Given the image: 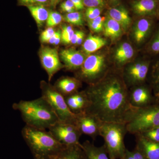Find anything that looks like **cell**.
I'll return each mask as SVG.
<instances>
[{"instance_id": "obj_1", "label": "cell", "mask_w": 159, "mask_h": 159, "mask_svg": "<svg viewBox=\"0 0 159 159\" xmlns=\"http://www.w3.org/2000/svg\"><path fill=\"white\" fill-rule=\"evenodd\" d=\"M121 77L111 76L93 84L85 91L89 105L85 112L101 122L125 123L132 107L129 92Z\"/></svg>"}, {"instance_id": "obj_2", "label": "cell", "mask_w": 159, "mask_h": 159, "mask_svg": "<svg viewBox=\"0 0 159 159\" xmlns=\"http://www.w3.org/2000/svg\"><path fill=\"white\" fill-rule=\"evenodd\" d=\"M12 108L19 111L26 125L39 129H48L59 121L49 102L43 97L34 100H20Z\"/></svg>"}, {"instance_id": "obj_3", "label": "cell", "mask_w": 159, "mask_h": 159, "mask_svg": "<svg viewBox=\"0 0 159 159\" xmlns=\"http://www.w3.org/2000/svg\"><path fill=\"white\" fill-rule=\"evenodd\" d=\"M21 134L34 159H53L66 146L57 141L49 130L26 125Z\"/></svg>"}, {"instance_id": "obj_4", "label": "cell", "mask_w": 159, "mask_h": 159, "mask_svg": "<svg viewBox=\"0 0 159 159\" xmlns=\"http://www.w3.org/2000/svg\"><path fill=\"white\" fill-rule=\"evenodd\" d=\"M125 124L127 132L135 135L159 127V104L140 108L133 107Z\"/></svg>"}, {"instance_id": "obj_5", "label": "cell", "mask_w": 159, "mask_h": 159, "mask_svg": "<svg viewBox=\"0 0 159 159\" xmlns=\"http://www.w3.org/2000/svg\"><path fill=\"white\" fill-rule=\"evenodd\" d=\"M127 133L125 123L101 122L99 136L104 139V145L110 159L123 158L127 149L124 143Z\"/></svg>"}, {"instance_id": "obj_6", "label": "cell", "mask_w": 159, "mask_h": 159, "mask_svg": "<svg viewBox=\"0 0 159 159\" xmlns=\"http://www.w3.org/2000/svg\"><path fill=\"white\" fill-rule=\"evenodd\" d=\"M42 96L49 102L56 114L59 121L76 125L77 115L70 110L64 97L54 87L43 83Z\"/></svg>"}, {"instance_id": "obj_7", "label": "cell", "mask_w": 159, "mask_h": 159, "mask_svg": "<svg viewBox=\"0 0 159 159\" xmlns=\"http://www.w3.org/2000/svg\"><path fill=\"white\" fill-rule=\"evenodd\" d=\"M105 70L104 57L98 54L90 55L86 58L78 74V77L89 82L96 83L101 78Z\"/></svg>"}, {"instance_id": "obj_8", "label": "cell", "mask_w": 159, "mask_h": 159, "mask_svg": "<svg viewBox=\"0 0 159 159\" xmlns=\"http://www.w3.org/2000/svg\"><path fill=\"white\" fill-rule=\"evenodd\" d=\"M48 130L62 145L67 146L80 144L79 139L82 134L75 125L59 121L50 127Z\"/></svg>"}, {"instance_id": "obj_9", "label": "cell", "mask_w": 159, "mask_h": 159, "mask_svg": "<svg viewBox=\"0 0 159 159\" xmlns=\"http://www.w3.org/2000/svg\"><path fill=\"white\" fill-rule=\"evenodd\" d=\"M76 115V126L81 134L95 140L99 136V129L102 122L96 117L85 112Z\"/></svg>"}, {"instance_id": "obj_10", "label": "cell", "mask_w": 159, "mask_h": 159, "mask_svg": "<svg viewBox=\"0 0 159 159\" xmlns=\"http://www.w3.org/2000/svg\"><path fill=\"white\" fill-rule=\"evenodd\" d=\"M40 57L43 67L48 76L49 81L55 73L62 67L57 49L44 47L41 50Z\"/></svg>"}, {"instance_id": "obj_11", "label": "cell", "mask_w": 159, "mask_h": 159, "mask_svg": "<svg viewBox=\"0 0 159 159\" xmlns=\"http://www.w3.org/2000/svg\"><path fill=\"white\" fill-rule=\"evenodd\" d=\"M129 100L132 107L140 108L152 105L153 99L148 89L137 85L129 92Z\"/></svg>"}, {"instance_id": "obj_12", "label": "cell", "mask_w": 159, "mask_h": 159, "mask_svg": "<svg viewBox=\"0 0 159 159\" xmlns=\"http://www.w3.org/2000/svg\"><path fill=\"white\" fill-rule=\"evenodd\" d=\"M136 136L135 148L146 159H159V142H153L142 135Z\"/></svg>"}, {"instance_id": "obj_13", "label": "cell", "mask_w": 159, "mask_h": 159, "mask_svg": "<svg viewBox=\"0 0 159 159\" xmlns=\"http://www.w3.org/2000/svg\"><path fill=\"white\" fill-rule=\"evenodd\" d=\"M148 71V65L142 63H137L126 69L125 77L130 85H138L145 80Z\"/></svg>"}, {"instance_id": "obj_14", "label": "cell", "mask_w": 159, "mask_h": 159, "mask_svg": "<svg viewBox=\"0 0 159 159\" xmlns=\"http://www.w3.org/2000/svg\"><path fill=\"white\" fill-rule=\"evenodd\" d=\"M70 110L75 114L85 112L89 105V99L85 91L77 92L64 97Z\"/></svg>"}, {"instance_id": "obj_15", "label": "cell", "mask_w": 159, "mask_h": 159, "mask_svg": "<svg viewBox=\"0 0 159 159\" xmlns=\"http://www.w3.org/2000/svg\"><path fill=\"white\" fill-rule=\"evenodd\" d=\"M60 56L66 67L70 70L80 69L86 59L83 53L72 49L62 50Z\"/></svg>"}, {"instance_id": "obj_16", "label": "cell", "mask_w": 159, "mask_h": 159, "mask_svg": "<svg viewBox=\"0 0 159 159\" xmlns=\"http://www.w3.org/2000/svg\"><path fill=\"white\" fill-rule=\"evenodd\" d=\"M80 81L75 78L65 77L56 82L54 88L64 97L77 92L80 85Z\"/></svg>"}, {"instance_id": "obj_17", "label": "cell", "mask_w": 159, "mask_h": 159, "mask_svg": "<svg viewBox=\"0 0 159 159\" xmlns=\"http://www.w3.org/2000/svg\"><path fill=\"white\" fill-rule=\"evenodd\" d=\"M87 159H110L104 145L97 147L88 140L81 144Z\"/></svg>"}, {"instance_id": "obj_18", "label": "cell", "mask_w": 159, "mask_h": 159, "mask_svg": "<svg viewBox=\"0 0 159 159\" xmlns=\"http://www.w3.org/2000/svg\"><path fill=\"white\" fill-rule=\"evenodd\" d=\"M53 159H87L81 144L67 145Z\"/></svg>"}, {"instance_id": "obj_19", "label": "cell", "mask_w": 159, "mask_h": 159, "mask_svg": "<svg viewBox=\"0 0 159 159\" xmlns=\"http://www.w3.org/2000/svg\"><path fill=\"white\" fill-rule=\"evenodd\" d=\"M157 5V0H137L133 3L132 7L136 14L144 16L153 13Z\"/></svg>"}, {"instance_id": "obj_20", "label": "cell", "mask_w": 159, "mask_h": 159, "mask_svg": "<svg viewBox=\"0 0 159 159\" xmlns=\"http://www.w3.org/2000/svg\"><path fill=\"white\" fill-rule=\"evenodd\" d=\"M108 16L116 21L124 29H127L131 22L128 11L123 7L112 8L109 9Z\"/></svg>"}, {"instance_id": "obj_21", "label": "cell", "mask_w": 159, "mask_h": 159, "mask_svg": "<svg viewBox=\"0 0 159 159\" xmlns=\"http://www.w3.org/2000/svg\"><path fill=\"white\" fill-rule=\"evenodd\" d=\"M106 43L107 41L104 39L99 36L90 35L84 43L83 49L86 54H90L101 48Z\"/></svg>"}, {"instance_id": "obj_22", "label": "cell", "mask_w": 159, "mask_h": 159, "mask_svg": "<svg viewBox=\"0 0 159 159\" xmlns=\"http://www.w3.org/2000/svg\"><path fill=\"white\" fill-rule=\"evenodd\" d=\"M103 29L104 35L111 39L117 38L122 33L121 26L119 23L109 16L105 20Z\"/></svg>"}, {"instance_id": "obj_23", "label": "cell", "mask_w": 159, "mask_h": 159, "mask_svg": "<svg viewBox=\"0 0 159 159\" xmlns=\"http://www.w3.org/2000/svg\"><path fill=\"white\" fill-rule=\"evenodd\" d=\"M150 27V22L146 19H142L137 22L134 34L137 43H141L144 40L149 32Z\"/></svg>"}, {"instance_id": "obj_24", "label": "cell", "mask_w": 159, "mask_h": 159, "mask_svg": "<svg viewBox=\"0 0 159 159\" xmlns=\"http://www.w3.org/2000/svg\"><path fill=\"white\" fill-rule=\"evenodd\" d=\"M28 7L31 15L39 26L43 25L45 22L47 21L49 12L43 6L33 5L28 6Z\"/></svg>"}, {"instance_id": "obj_25", "label": "cell", "mask_w": 159, "mask_h": 159, "mask_svg": "<svg viewBox=\"0 0 159 159\" xmlns=\"http://www.w3.org/2000/svg\"><path fill=\"white\" fill-rule=\"evenodd\" d=\"M134 50L131 45L127 43L122 44L116 51L115 58L119 63H124L132 57Z\"/></svg>"}, {"instance_id": "obj_26", "label": "cell", "mask_w": 159, "mask_h": 159, "mask_svg": "<svg viewBox=\"0 0 159 159\" xmlns=\"http://www.w3.org/2000/svg\"><path fill=\"white\" fill-rule=\"evenodd\" d=\"M67 22L77 26L82 25L83 19L82 14L78 11H74L66 14L64 17Z\"/></svg>"}, {"instance_id": "obj_27", "label": "cell", "mask_w": 159, "mask_h": 159, "mask_svg": "<svg viewBox=\"0 0 159 159\" xmlns=\"http://www.w3.org/2000/svg\"><path fill=\"white\" fill-rule=\"evenodd\" d=\"M106 19L105 17L100 16L93 20L89 21L90 29L95 32H99L102 31Z\"/></svg>"}, {"instance_id": "obj_28", "label": "cell", "mask_w": 159, "mask_h": 159, "mask_svg": "<svg viewBox=\"0 0 159 159\" xmlns=\"http://www.w3.org/2000/svg\"><path fill=\"white\" fill-rule=\"evenodd\" d=\"M61 15L57 11H52L49 12L48 17L47 20V25L53 28L59 25L62 21Z\"/></svg>"}, {"instance_id": "obj_29", "label": "cell", "mask_w": 159, "mask_h": 159, "mask_svg": "<svg viewBox=\"0 0 159 159\" xmlns=\"http://www.w3.org/2000/svg\"><path fill=\"white\" fill-rule=\"evenodd\" d=\"M101 9L98 7L88 8L85 11V16L89 21L91 20L100 16Z\"/></svg>"}, {"instance_id": "obj_30", "label": "cell", "mask_w": 159, "mask_h": 159, "mask_svg": "<svg viewBox=\"0 0 159 159\" xmlns=\"http://www.w3.org/2000/svg\"><path fill=\"white\" fill-rule=\"evenodd\" d=\"M84 6L88 8L98 7L101 8L105 5L104 0H83Z\"/></svg>"}, {"instance_id": "obj_31", "label": "cell", "mask_w": 159, "mask_h": 159, "mask_svg": "<svg viewBox=\"0 0 159 159\" xmlns=\"http://www.w3.org/2000/svg\"><path fill=\"white\" fill-rule=\"evenodd\" d=\"M54 28L49 27L44 31H43L41 34L40 40L42 42L48 43L52 35L55 33Z\"/></svg>"}, {"instance_id": "obj_32", "label": "cell", "mask_w": 159, "mask_h": 159, "mask_svg": "<svg viewBox=\"0 0 159 159\" xmlns=\"http://www.w3.org/2000/svg\"><path fill=\"white\" fill-rule=\"evenodd\" d=\"M61 9L64 12L67 13L75 11V6L71 0H66L61 5Z\"/></svg>"}, {"instance_id": "obj_33", "label": "cell", "mask_w": 159, "mask_h": 159, "mask_svg": "<svg viewBox=\"0 0 159 159\" xmlns=\"http://www.w3.org/2000/svg\"><path fill=\"white\" fill-rule=\"evenodd\" d=\"M141 134L153 142H159V134L154 133L151 130L147 131Z\"/></svg>"}, {"instance_id": "obj_34", "label": "cell", "mask_w": 159, "mask_h": 159, "mask_svg": "<svg viewBox=\"0 0 159 159\" xmlns=\"http://www.w3.org/2000/svg\"><path fill=\"white\" fill-rule=\"evenodd\" d=\"M23 4H27L29 6H33L35 4H44L47 3L48 0H19Z\"/></svg>"}, {"instance_id": "obj_35", "label": "cell", "mask_w": 159, "mask_h": 159, "mask_svg": "<svg viewBox=\"0 0 159 159\" xmlns=\"http://www.w3.org/2000/svg\"><path fill=\"white\" fill-rule=\"evenodd\" d=\"M74 32H75V31L73 30L67 34L61 35V40L62 41V42L66 44H69L71 43Z\"/></svg>"}, {"instance_id": "obj_36", "label": "cell", "mask_w": 159, "mask_h": 159, "mask_svg": "<svg viewBox=\"0 0 159 159\" xmlns=\"http://www.w3.org/2000/svg\"><path fill=\"white\" fill-rule=\"evenodd\" d=\"M151 49L155 52H159V31L151 45Z\"/></svg>"}, {"instance_id": "obj_37", "label": "cell", "mask_w": 159, "mask_h": 159, "mask_svg": "<svg viewBox=\"0 0 159 159\" xmlns=\"http://www.w3.org/2000/svg\"><path fill=\"white\" fill-rule=\"evenodd\" d=\"M74 4L76 10H82L84 8L83 0H71Z\"/></svg>"}, {"instance_id": "obj_38", "label": "cell", "mask_w": 159, "mask_h": 159, "mask_svg": "<svg viewBox=\"0 0 159 159\" xmlns=\"http://www.w3.org/2000/svg\"><path fill=\"white\" fill-rule=\"evenodd\" d=\"M131 152L134 159H146L144 155L136 148Z\"/></svg>"}, {"instance_id": "obj_39", "label": "cell", "mask_w": 159, "mask_h": 159, "mask_svg": "<svg viewBox=\"0 0 159 159\" xmlns=\"http://www.w3.org/2000/svg\"><path fill=\"white\" fill-rule=\"evenodd\" d=\"M83 33V31H75V32H74V35H73L72 40H71V43L73 44H76L78 39L79 38L80 35H81Z\"/></svg>"}, {"instance_id": "obj_40", "label": "cell", "mask_w": 159, "mask_h": 159, "mask_svg": "<svg viewBox=\"0 0 159 159\" xmlns=\"http://www.w3.org/2000/svg\"><path fill=\"white\" fill-rule=\"evenodd\" d=\"M61 31H59V30L57 31H55V33L52 35V37H51V38L49 40L48 42V43H49L51 44H54L55 41H56V39H57V36H58V35H59L60 34H61Z\"/></svg>"}, {"instance_id": "obj_41", "label": "cell", "mask_w": 159, "mask_h": 159, "mask_svg": "<svg viewBox=\"0 0 159 159\" xmlns=\"http://www.w3.org/2000/svg\"><path fill=\"white\" fill-rule=\"evenodd\" d=\"M74 30L73 27L71 26H64L62 27V31H61V35H64Z\"/></svg>"}, {"instance_id": "obj_42", "label": "cell", "mask_w": 159, "mask_h": 159, "mask_svg": "<svg viewBox=\"0 0 159 159\" xmlns=\"http://www.w3.org/2000/svg\"><path fill=\"white\" fill-rule=\"evenodd\" d=\"M84 33H83L81 35H80V37H79V38L78 39V40H77V44H76L77 45H80L82 43L83 40L84 38Z\"/></svg>"}, {"instance_id": "obj_43", "label": "cell", "mask_w": 159, "mask_h": 159, "mask_svg": "<svg viewBox=\"0 0 159 159\" xmlns=\"http://www.w3.org/2000/svg\"><path fill=\"white\" fill-rule=\"evenodd\" d=\"M60 0H51V2L53 5H55L57 4Z\"/></svg>"}, {"instance_id": "obj_44", "label": "cell", "mask_w": 159, "mask_h": 159, "mask_svg": "<svg viewBox=\"0 0 159 159\" xmlns=\"http://www.w3.org/2000/svg\"><path fill=\"white\" fill-rule=\"evenodd\" d=\"M113 2H117L119 1V0H110Z\"/></svg>"}]
</instances>
